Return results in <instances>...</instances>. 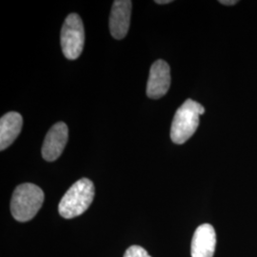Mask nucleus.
Listing matches in <instances>:
<instances>
[{
	"label": "nucleus",
	"mask_w": 257,
	"mask_h": 257,
	"mask_svg": "<svg viewBox=\"0 0 257 257\" xmlns=\"http://www.w3.org/2000/svg\"><path fill=\"white\" fill-rule=\"evenodd\" d=\"M44 202L43 191L35 184H21L17 187L11 200V212L16 220L33 219Z\"/></svg>",
	"instance_id": "nucleus-1"
},
{
	"label": "nucleus",
	"mask_w": 257,
	"mask_h": 257,
	"mask_svg": "<svg viewBox=\"0 0 257 257\" xmlns=\"http://www.w3.org/2000/svg\"><path fill=\"white\" fill-rule=\"evenodd\" d=\"M94 197V185L88 178H81L67 191L59 203V214L66 219L81 215L91 206Z\"/></svg>",
	"instance_id": "nucleus-2"
},
{
	"label": "nucleus",
	"mask_w": 257,
	"mask_h": 257,
	"mask_svg": "<svg viewBox=\"0 0 257 257\" xmlns=\"http://www.w3.org/2000/svg\"><path fill=\"white\" fill-rule=\"evenodd\" d=\"M205 108L198 102L187 99L175 112L171 127V139L175 144H184L192 138L199 125V116Z\"/></svg>",
	"instance_id": "nucleus-3"
},
{
	"label": "nucleus",
	"mask_w": 257,
	"mask_h": 257,
	"mask_svg": "<svg viewBox=\"0 0 257 257\" xmlns=\"http://www.w3.org/2000/svg\"><path fill=\"white\" fill-rule=\"evenodd\" d=\"M60 41L62 52L66 58L74 60L82 54L85 32L82 20L77 14H71L65 19L61 30Z\"/></svg>",
	"instance_id": "nucleus-4"
},
{
	"label": "nucleus",
	"mask_w": 257,
	"mask_h": 257,
	"mask_svg": "<svg viewBox=\"0 0 257 257\" xmlns=\"http://www.w3.org/2000/svg\"><path fill=\"white\" fill-rule=\"evenodd\" d=\"M171 86V69L165 60H156L151 67L147 83L148 97L159 99L163 97Z\"/></svg>",
	"instance_id": "nucleus-5"
},
{
	"label": "nucleus",
	"mask_w": 257,
	"mask_h": 257,
	"mask_svg": "<svg viewBox=\"0 0 257 257\" xmlns=\"http://www.w3.org/2000/svg\"><path fill=\"white\" fill-rule=\"evenodd\" d=\"M69 138V130L64 122H58L55 124L47 134L42 145L43 158L53 162L56 160L63 153Z\"/></svg>",
	"instance_id": "nucleus-6"
},
{
	"label": "nucleus",
	"mask_w": 257,
	"mask_h": 257,
	"mask_svg": "<svg viewBox=\"0 0 257 257\" xmlns=\"http://www.w3.org/2000/svg\"><path fill=\"white\" fill-rule=\"evenodd\" d=\"M133 2L130 0H115L110 16V35L115 39H123L128 34Z\"/></svg>",
	"instance_id": "nucleus-7"
},
{
	"label": "nucleus",
	"mask_w": 257,
	"mask_h": 257,
	"mask_svg": "<svg viewBox=\"0 0 257 257\" xmlns=\"http://www.w3.org/2000/svg\"><path fill=\"white\" fill-rule=\"evenodd\" d=\"M216 246V233L211 224L200 225L193 233L192 257H212Z\"/></svg>",
	"instance_id": "nucleus-8"
},
{
	"label": "nucleus",
	"mask_w": 257,
	"mask_h": 257,
	"mask_svg": "<svg viewBox=\"0 0 257 257\" xmlns=\"http://www.w3.org/2000/svg\"><path fill=\"white\" fill-rule=\"evenodd\" d=\"M23 125V118L17 111H10L0 119V150L4 151L18 138Z\"/></svg>",
	"instance_id": "nucleus-9"
},
{
	"label": "nucleus",
	"mask_w": 257,
	"mask_h": 257,
	"mask_svg": "<svg viewBox=\"0 0 257 257\" xmlns=\"http://www.w3.org/2000/svg\"><path fill=\"white\" fill-rule=\"evenodd\" d=\"M124 257H152L145 248L140 247V246H131L130 248L126 250Z\"/></svg>",
	"instance_id": "nucleus-10"
},
{
	"label": "nucleus",
	"mask_w": 257,
	"mask_h": 257,
	"mask_svg": "<svg viewBox=\"0 0 257 257\" xmlns=\"http://www.w3.org/2000/svg\"><path fill=\"white\" fill-rule=\"evenodd\" d=\"M238 1L236 0H220L219 3L223 4V5H227V6H232V5H235Z\"/></svg>",
	"instance_id": "nucleus-11"
},
{
	"label": "nucleus",
	"mask_w": 257,
	"mask_h": 257,
	"mask_svg": "<svg viewBox=\"0 0 257 257\" xmlns=\"http://www.w3.org/2000/svg\"><path fill=\"white\" fill-rule=\"evenodd\" d=\"M173 2L172 0H156V3L157 4H168V3H171Z\"/></svg>",
	"instance_id": "nucleus-12"
}]
</instances>
